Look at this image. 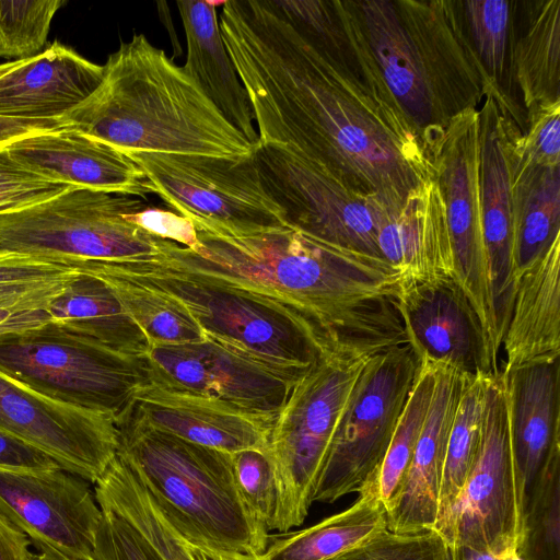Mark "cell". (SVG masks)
Returning <instances> with one entry per match:
<instances>
[{
	"instance_id": "39",
	"label": "cell",
	"mask_w": 560,
	"mask_h": 560,
	"mask_svg": "<svg viewBox=\"0 0 560 560\" xmlns=\"http://www.w3.org/2000/svg\"><path fill=\"white\" fill-rule=\"evenodd\" d=\"M63 0H0V58L21 60L42 52Z\"/></svg>"
},
{
	"instance_id": "6",
	"label": "cell",
	"mask_w": 560,
	"mask_h": 560,
	"mask_svg": "<svg viewBox=\"0 0 560 560\" xmlns=\"http://www.w3.org/2000/svg\"><path fill=\"white\" fill-rule=\"evenodd\" d=\"M90 272L115 275L175 300L206 338L275 370L302 376L324 353L341 347L289 306L149 257L98 261Z\"/></svg>"
},
{
	"instance_id": "10",
	"label": "cell",
	"mask_w": 560,
	"mask_h": 560,
	"mask_svg": "<svg viewBox=\"0 0 560 560\" xmlns=\"http://www.w3.org/2000/svg\"><path fill=\"white\" fill-rule=\"evenodd\" d=\"M419 363L408 343L369 358L334 434L313 502L331 503L376 481Z\"/></svg>"
},
{
	"instance_id": "34",
	"label": "cell",
	"mask_w": 560,
	"mask_h": 560,
	"mask_svg": "<svg viewBox=\"0 0 560 560\" xmlns=\"http://www.w3.org/2000/svg\"><path fill=\"white\" fill-rule=\"evenodd\" d=\"M90 273L102 277L113 287L150 346L182 345L206 339L199 325L175 300L115 275Z\"/></svg>"
},
{
	"instance_id": "53",
	"label": "cell",
	"mask_w": 560,
	"mask_h": 560,
	"mask_svg": "<svg viewBox=\"0 0 560 560\" xmlns=\"http://www.w3.org/2000/svg\"><path fill=\"white\" fill-rule=\"evenodd\" d=\"M436 560H452V548L446 542H444Z\"/></svg>"
},
{
	"instance_id": "50",
	"label": "cell",
	"mask_w": 560,
	"mask_h": 560,
	"mask_svg": "<svg viewBox=\"0 0 560 560\" xmlns=\"http://www.w3.org/2000/svg\"><path fill=\"white\" fill-rule=\"evenodd\" d=\"M189 547L196 560H262L261 556L217 551L190 544Z\"/></svg>"
},
{
	"instance_id": "22",
	"label": "cell",
	"mask_w": 560,
	"mask_h": 560,
	"mask_svg": "<svg viewBox=\"0 0 560 560\" xmlns=\"http://www.w3.org/2000/svg\"><path fill=\"white\" fill-rule=\"evenodd\" d=\"M127 416L150 428L230 454L267 447L276 421L151 380L138 389Z\"/></svg>"
},
{
	"instance_id": "49",
	"label": "cell",
	"mask_w": 560,
	"mask_h": 560,
	"mask_svg": "<svg viewBox=\"0 0 560 560\" xmlns=\"http://www.w3.org/2000/svg\"><path fill=\"white\" fill-rule=\"evenodd\" d=\"M69 126L62 119H21L0 117V144L37 131Z\"/></svg>"
},
{
	"instance_id": "48",
	"label": "cell",
	"mask_w": 560,
	"mask_h": 560,
	"mask_svg": "<svg viewBox=\"0 0 560 560\" xmlns=\"http://www.w3.org/2000/svg\"><path fill=\"white\" fill-rule=\"evenodd\" d=\"M31 541L0 513V560H30Z\"/></svg>"
},
{
	"instance_id": "47",
	"label": "cell",
	"mask_w": 560,
	"mask_h": 560,
	"mask_svg": "<svg viewBox=\"0 0 560 560\" xmlns=\"http://www.w3.org/2000/svg\"><path fill=\"white\" fill-rule=\"evenodd\" d=\"M51 322L46 310H14L0 307V336L20 332Z\"/></svg>"
},
{
	"instance_id": "41",
	"label": "cell",
	"mask_w": 560,
	"mask_h": 560,
	"mask_svg": "<svg viewBox=\"0 0 560 560\" xmlns=\"http://www.w3.org/2000/svg\"><path fill=\"white\" fill-rule=\"evenodd\" d=\"M444 542L432 529L395 533L385 528L327 560H436Z\"/></svg>"
},
{
	"instance_id": "29",
	"label": "cell",
	"mask_w": 560,
	"mask_h": 560,
	"mask_svg": "<svg viewBox=\"0 0 560 560\" xmlns=\"http://www.w3.org/2000/svg\"><path fill=\"white\" fill-rule=\"evenodd\" d=\"M51 322L118 352L145 357L150 345L113 287L102 277L79 273L48 304Z\"/></svg>"
},
{
	"instance_id": "27",
	"label": "cell",
	"mask_w": 560,
	"mask_h": 560,
	"mask_svg": "<svg viewBox=\"0 0 560 560\" xmlns=\"http://www.w3.org/2000/svg\"><path fill=\"white\" fill-rule=\"evenodd\" d=\"M223 2H176L187 46L183 69L226 121L256 145L258 133L250 102L224 46L217 16L215 4Z\"/></svg>"
},
{
	"instance_id": "16",
	"label": "cell",
	"mask_w": 560,
	"mask_h": 560,
	"mask_svg": "<svg viewBox=\"0 0 560 560\" xmlns=\"http://www.w3.org/2000/svg\"><path fill=\"white\" fill-rule=\"evenodd\" d=\"M151 381L277 418L301 377L260 364L206 338L152 345L145 355Z\"/></svg>"
},
{
	"instance_id": "46",
	"label": "cell",
	"mask_w": 560,
	"mask_h": 560,
	"mask_svg": "<svg viewBox=\"0 0 560 560\" xmlns=\"http://www.w3.org/2000/svg\"><path fill=\"white\" fill-rule=\"evenodd\" d=\"M58 468L61 467L47 454L0 429V470L42 471Z\"/></svg>"
},
{
	"instance_id": "7",
	"label": "cell",
	"mask_w": 560,
	"mask_h": 560,
	"mask_svg": "<svg viewBox=\"0 0 560 560\" xmlns=\"http://www.w3.org/2000/svg\"><path fill=\"white\" fill-rule=\"evenodd\" d=\"M145 206L131 195L70 186L45 201L0 214V255L83 271L91 262L154 256L159 237L130 221Z\"/></svg>"
},
{
	"instance_id": "42",
	"label": "cell",
	"mask_w": 560,
	"mask_h": 560,
	"mask_svg": "<svg viewBox=\"0 0 560 560\" xmlns=\"http://www.w3.org/2000/svg\"><path fill=\"white\" fill-rule=\"evenodd\" d=\"M98 506L102 518L95 536L93 560H162L127 518L107 505Z\"/></svg>"
},
{
	"instance_id": "21",
	"label": "cell",
	"mask_w": 560,
	"mask_h": 560,
	"mask_svg": "<svg viewBox=\"0 0 560 560\" xmlns=\"http://www.w3.org/2000/svg\"><path fill=\"white\" fill-rule=\"evenodd\" d=\"M500 373L522 526L536 487L560 458V359Z\"/></svg>"
},
{
	"instance_id": "54",
	"label": "cell",
	"mask_w": 560,
	"mask_h": 560,
	"mask_svg": "<svg viewBox=\"0 0 560 560\" xmlns=\"http://www.w3.org/2000/svg\"><path fill=\"white\" fill-rule=\"evenodd\" d=\"M509 560H523V559L515 555L514 557L510 558Z\"/></svg>"
},
{
	"instance_id": "17",
	"label": "cell",
	"mask_w": 560,
	"mask_h": 560,
	"mask_svg": "<svg viewBox=\"0 0 560 560\" xmlns=\"http://www.w3.org/2000/svg\"><path fill=\"white\" fill-rule=\"evenodd\" d=\"M0 513L37 550L93 560L102 510L85 479L61 468L0 470Z\"/></svg>"
},
{
	"instance_id": "55",
	"label": "cell",
	"mask_w": 560,
	"mask_h": 560,
	"mask_svg": "<svg viewBox=\"0 0 560 560\" xmlns=\"http://www.w3.org/2000/svg\"><path fill=\"white\" fill-rule=\"evenodd\" d=\"M1 145V144H0Z\"/></svg>"
},
{
	"instance_id": "20",
	"label": "cell",
	"mask_w": 560,
	"mask_h": 560,
	"mask_svg": "<svg viewBox=\"0 0 560 560\" xmlns=\"http://www.w3.org/2000/svg\"><path fill=\"white\" fill-rule=\"evenodd\" d=\"M0 149L51 182L139 198L152 194L143 171L125 151L69 126L15 138Z\"/></svg>"
},
{
	"instance_id": "33",
	"label": "cell",
	"mask_w": 560,
	"mask_h": 560,
	"mask_svg": "<svg viewBox=\"0 0 560 560\" xmlns=\"http://www.w3.org/2000/svg\"><path fill=\"white\" fill-rule=\"evenodd\" d=\"M487 376L478 375L468 380L455 412L439 493L438 517L433 529L435 532L447 520L467 480L478 451L485 411Z\"/></svg>"
},
{
	"instance_id": "13",
	"label": "cell",
	"mask_w": 560,
	"mask_h": 560,
	"mask_svg": "<svg viewBox=\"0 0 560 560\" xmlns=\"http://www.w3.org/2000/svg\"><path fill=\"white\" fill-rule=\"evenodd\" d=\"M448 546H467L498 558L516 555L518 495L501 373L486 378L480 442L467 480L436 532Z\"/></svg>"
},
{
	"instance_id": "12",
	"label": "cell",
	"mask_w": 560,
	"mask_h": 560,
	"mask_svg": "<svg viewBox=\"0 0 560 560\" xmlns=\"http://www.w3.org/2000/svg\"><path fill=\"white\" fill-rule=\"evenodd\" d=\"M261 182L290 229L320 242L380 258L376 234L388 210L346 178L292 150L257 143Z\"/></svg>"
},
{
	"instance_id": "15",
	"label": "cell",
	"mask_w": 560,
	"mask_h": 560,
	"mask_svg": "<svg viewBox=\"0 0 560 560\" xmlns=\"http://www.w3.org/2000/svg\"><path fill=\"white\" fill-rule=\"evenodd\" d=\"M0 429L89 482L104 474L118 448L113 419L54 400L1 371Z\"/></svg>"
},
{
	"instance_id": "5",
	"label": "cell",
	"mask_w": 560,
	"mask_h": 560,
	"mask_svg": "<svg viewBox=\"0 0 560 560\" xmlns=\"http://www.w3.org/2000/svg\"><path fill=\"white\" fill-rule=\"evenodd\" d=\"M119 455L171 525L190 544L261 556L270 540L238 493L231 454L150 428L116 423Z\"/></svg>"
},
{
	"instance_id": "3",
	"label": "cell",
	"mask_w": 560,
	"mask_h": 560,
	"mask_svg": "<svg viewBox=\"0 0 560 560\" xmlns=\"http://www.w3.org/2000/svg\"><path fill=\"white\" fill-rule=\"evenodd\" d=\"M384 82L432 162L451 124L503 92L469 38L462 1H357ZM504 93V92H503Z\"/></svg>"
},
{
	"instance_id": "45",
	"label": "cell",
	"mask_w": 560,
	"mask_h": 560,
	"mask_svg": "<svg viewBox=\"0 0 560 560\" xmlns=\"http://www.w3.org/2000/svg\"><path fill=\"white\" fill-rule=\"evenodd\" d=\"M130 221L159 238L174 242L189 249H194L198 244L194 224L178 213L145 206L132 213Z\"/></svg>"
},
{
	"instance_id": "11",
	"label": "cell",
	"mask_w": 560,
	"mask_h": 560,
	"mask_svg": "<svg viewBox=\"0 0 560 560\" xmlns=\"http://www.w3.org/2000/svg\"><path fill=\"white\" fill-rule=\"evenodd\" d=\"M126 153L143 171L152 194L191 222L234 233L289 228L261 182L254 153L243 158Z\"/></svg>"
},
{
	"instance_id": "40",
	"label": "cell",
	"mask_w": 560,
	"mask_h": 560,
	"mask_svg": "<svg viewBox=\"0 0 560 560\" xmlns=\"http://www.w3.org/2000/svg\"><path fill=\"white\" fill-rule=\"evenodd\" d=\"M231 460L238 493L248 512L266 532L275 530L280 494L269 445L232 453Z\"/></svg>"
},
{
	"instance_id": "44",
	"label": "cell",
	"mask_w": 560,
	"mask_h": 560,
	"mask_svg": "<svg viewBox=\"0 0 560 560\" xmlns=\"http://www.w3.org/2000/svg\"><path fill=\"white\" fill-rule=\"evenodd\" d=\"M523 147L537 162L560 165V102L527 112Z\"/></svg>"
},
{
	"instance_id": "37",
	"label": "cell",
	"mask_w": 560,
	"mask_h": 560,
	"mask_svg": "<svg viewBox=\"0 0 560 560\" xmlns=\"http://www.w3.org/2000/svg\"><path fill=\"white\" fill-rule=\"evenodd\" d=\"M83 270L27 256L0 255V307L46 310Z\"/></svg>"
},
{
	"instance_id": "18",
	"label": "cell",
	"mask_w": 560,
	"mask_h": 560,
	"mask_svg": "<svg viewBox=\"0 0 560 560\" xmlns=\"http://www.w3.org/2000/svg\"><path fill=\"white\" fill-rule=\"evenodd\" d=\"M478 122L482 231L491 295L502 341L515 288L511 142L515 128L523 129L525 120L514 102L497 91L482 101Z\"/></svg>"
},
{
	"instance_id": "25",
	"label": "cell",
	"mask_w": 560,
	"mask_h": 560,
	"mask_svg": "<svg viewBox=\"0 0 560 560\" xmlns=\"http://www.w3.org/2000/svg\"><path fill=\"white\" fill-rule=\"evenodd\" d=\"M376 241L382 259L401 275L404 284L454 277L445 208L435 178L384 213Z\"/></svg>"
},
{
	"instance_id": "26",
	"label": "cell",
	"mask_w": 560,
	"mask_h": 560,
	"mask_svg": "<svg viewBox=\"0 0 560 560\" xmlns=\"http://www.w3.org/2000/svg\"><path fill=\"white\" fill-rule=\"evenodd\" d=\"M503 370L560 359V237L516 278Z\"/></svg>"
},
{
	"instance_id": "52",
	"label": "cell",
	"mask_w": 560,
	"mask_h": 560,
	"mask_svg": "<svg viewBox=\"0 0 560 560\" xmlns=\"http://www.w3.org/2000/svg\"><path fill=\"white\" fill-rule=\"evenodd\" d=\"M38 551L37 553H32L30 560H79L48 548Z\"/></svg>"
},
{
	"instance_id": "32",
	"label": "cell",
	"mask_w": 560,
	"mask_h": 560,
	"mask_svg": "<svg viewBox=\"0 0 560 560\" xmlns=\"http://www.w3.org/2000/svg\"><path fill=\"white\" fill-rule=\"evenodd\" d=\"M94 483L97 504L107 505L127 518L162 560H196L188 541L165 518L119 455Z\"/></svg>"
},
{
	"instance_id": "1",
	"label": "cell",
	"mask_w": 560,
	"mask_h": 560,
	"mask_svg": "<svg viewBox=\"0 0 560 560\" xmlns=\"http://www.w3.org/2000/svg\"><path fill=\"white\" fill-rule=\"evenodd\" d=\"M219 24L259 143L318 162L388 209L434 178L382 75L365 79L338 65L270 0L225 1Z\"/></svg>"
},
{
	"instance_id": "14",
	"label": "cell",
	"mask_w": 560,
	"mask_h": 560,
	"mask_svg": "<svg viewBox=\"0 0 560 560\" xmlns=\"http://www.w3.org/2000/svg\"><path fill=\"white\" fill-rule=\"evenodd\" d=\"M432 163L445 208L454 278L476 308L498 355L501 337L481 218L478 109L464 113L451 124Z\"/></svg>"
},
{
	"instance_id": "19",
	"label": "cell",
	"mask_w": 560,
	"mask_h": 560,
	"mask_svg": "<svg viewBox=\"0 0 560 560\" xmlns=\"http://www.w3.org/2000/svg\"><path fill=\"white\" fill-rule=\"evenodd\" d=\"M395 305L419 361L446 364L470 377L500 372L485 326L454 277L406 283Z\"/></svg>"
},
{
	"instance_id": "24",
	"label": "cell",
	"mask_w": 560,
	"mask_h": 560,
	"mask_svg": "<svg viewBox=\"0 0 560 560\" xmlns=\"http://www.w3.org/2000/svg\"><path fill=\"white\" fill-rule=\"evenodd\" d=\"M96 65L58 40L38 55L0 65V117L62 119L103 78Z\"/></svg>"
},
{
	"instance_id": "36",
	"label": "cell",
	"mask_w": 560,
	"mask_h": 560,
	"mask_svg": "<svg viewBox=\"0 0 560 560\" xmlns=\"http://www.w3.org/2000/svg\"><path fill=\"white\" fill-rule=\"evenodd\" d=\"M511 1H462L464 21L472 47L490 79L508 95L513 79V12ZM511 97V96H510Z\"/></svg>"
},
{
	"instance_id": "2",
	"label": "cell",
	"mask_w": 560,
	"mask_h": 560,
	"mask_svg": "<svg viewBox=\"0 0 560 560\" xmlns=\"http://www.w3.org/2000/svg\"><path fill=\"white\" fill-rule=\"evenodd\" d=\"M191 223L198 238L194 249L160 238L159 253L149 258L277 301L342 346L376 349L400 338L395 301L404 280L383 259L290 228L234 233Z\"/></svg>"
},
{
	"instance_id": "30",
	"label": "cell",
	"mask_w": 560,
	"mask_h": 560,
	"mask_svg": "<svg viewBox=\"0 0 560 560\" xmlns=\"http://www.w3.org/2000/svg\"><path fill=\"white\" fill-rule=\"evenodd\" d=\"M527 4L514 35L513 79L528 112L560 102V0Z\"/></svg>"
},
{
	"instance_id": "31",
	"label": "cell",
	"mask_w": 560,
	"mask_h": 560,
	"mask_svg": "<svg viewBox=\"0 0 560 560\" xmlns=\"http://www.w3.org/2000/svg\"><path fill=\"white\" fill-rule=\"evenodd\" d=\"M347 510L308 528L270 537L262 560H327L387 528L376 481Z\"/></svg>"
},
{
	"instance_id": "35",
	"label": "cell",
	"mask_w": 560,
	"mask_h": 560,
	"mask_svg": "<svg viewBox=\"0 0 560 560\" xmlns=\"http://www.w3.org/2000/svg\"><path fill=\"white\" fill-rule=\"evenodd\" d=\"M419 362L413 386L376 478V491L386 510L406 476L433 395L436 363Z\"/></svg>"
},
{
	"instance_id": "23",
	"label": "cell",
	"mask_w": 560,
	"mask_h": 560,
	"mask_svg": "<svg viewBox=\"0 0 560 560\" xmlns=\"http://www.w3.org/2000/svg\"><path fill=\"white\" fill-rule=\"evenodd\" d=\"M470 376L436 363L431 404L400 489L386 510L395 533L434 529L450 431Z\"/></svg>"
},
{
	"instance_id": "51",
	"label": "cell",
	"mask_w": 560,
	"mask_h": 560,
	"mask_svg": "<svg viewBox=\"0 0 560 560\" xmlns=\"http://www.w3.org/2000/svg\"><path fill=\"white\" fill-rule=\"evenodd\" d=\"M452 560H509L467 546H452Z\"/></svg>"
},
{
	"instance_id": "8",
	"label": "cell",
	"mask_w": 560,
	"mask_h": 560,
	"mask_svg": "<svg viewBox=\"0 0 560 560\" xmlns=\"http://www.w3.org/2000/svg\"><path fill=\"white\" fill-rule=\"evenodd\" d=\"M0 371L54 400L115 423L150 378L145 357L118 352L54 322L0 336Z\"/></svg>"
},
{
	"instance_id": "43",
	"label": "cell",
	"mask_w": 560,
	"mask_h": 560,
	"mask_svg": "<svg viewBox=\"0 0 560 560\" xmlns=\"http://www.w3.org/2000/svg\"><path fill=\"white\" fill-rule=\"evenodd\" d=\"M69 187L21 167L0 149V214L45 201Z\"/></svg>"
},
{
	"instance_id": "38",
	"label": "cell",
	"mask_w": 560,
	"mask_h": 560,
	"mask_svg": "<svg viewBox=\"0 0 560 560\" xmlns=\"http://www.w3.org/2000/svg\"><path fill=\"white\" fill-rule=\"evenodd\" d=\"M516 556L560 560V458L546 470L522 521Z\"/></svg>"
},
{
	"instance_id": "4",
	"label": "cell",
	"mask_w": 560,
	"mask_h": 560,
	"mask_svg": "<svg viewBox=\"0 0 560 560\" xmlns=\"http://www.w3.org/2000/svg\"><path fill=\"white\" fill-rule=\"evenodd\" d=\"M93 93L62 117L125 152L243 158L256 145L231 126L199 85L143 34L110 54Z\"/></svg>"
},
{
	"instance_id": "9",
	"label": "cell",
	"mask_w": 560,
	"mask_h": 560,
	"mask_svg": "<svg viewBox=\"0 0 560 560\" xmlns=\"http://www.w3.org/2000/svg\"><path fill=\"white\" fill-rule=\"evenodd\" d=\"M376 352L332 349L294 384L269 438L280 494L276 530L285 533L304 522L338 423L363 366Z\"/></svg>"
},
{
	"instance_id": "28",
	"label": "cell",
	"mask_w": 560,
	"mask_h": 560,
	"mask_svg": "<svg viewBox=\"0 0 560 560\" xmlns=\"http://www.w3.org/2000/svg\"><path fill=\"white\" fill-rule=\"evenodd\" d=\"M516 127L511 142L513 255L517 276L560 237V165L533 159Z\"/></svg>"
}]
</instances>
